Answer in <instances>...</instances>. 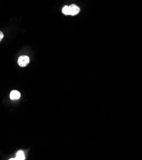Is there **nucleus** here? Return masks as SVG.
I'll return each instance as SVG.
<instances>
[{
    "mask_svg": "<svg viewBox=\"0 0 142 160\" xmlns=\"http://www.w3.org/2000/svg\"><path fill=\"white\" fill-rule=\"evenodd\" d=\"M18 65L21 67H25L30 63V58L27 56H20L18 61H17Z\"/></svg>",
    "mask_w": 142,
    "mask_h": 160,
    "instance_id": "f257e3e1",
    "label": "nucleus"
},
{
    "mask_svg": "<svg viewBox=\"0 0 142 160\" xmlns=\"http://www.w3.org/2000/svg\"><path fill=\"white\" fill-rule=\"evenodd\" d=\"M70 10V16H75L80 12V8L77 5L72 4L69 6Z\"/></svg>",
    "mask_w": 142,
    "mask_h": 160,
    "instance_id": "f03ea898",
    "label": "nucleus"
},
{
    "mask_svg": "<svg viewBox=\"0 0 142 160\" xmlns=\"http://www.w3.org/2000/svg\"><path fill=\"white\" fill-rule=\"evenodd\" d=\"M20 97H21V94L18 91L13 90V91H12L11 92H10V98L12 99V100H16V99H18L20 98Z\"/></svg>",
    "mask_w": 142,
    "mask_h": 160,
    "instance_id": "7ed1b4c3",
    "label": "nucleus"
},
{
    "mask_svg": "<svg viewBox=\"0 0 142 160\" xmlns=\"http://www.w3.org/2000/svg\"><path fill=\"white\" fill-rule=\"evenodd\" d=\"M10 160H24L25 159V156H24V153L23 151H19L17 152L16 157L15 158L9 159Z\"/></svg>",
    "mask_w": 142,
    "mask_h": 160,
    "instance_id": "20e7f679",
    "label": "nucleus"
},
{
    "mask_svg": "<svg viewBox=\"0 0 142 160\" xmlns=\"http://www.w3.org/2000/svg\"><path fill=\"white\" fill-rule=\"evenodd\" d=\"M62 12L63 14H65V15H70V7L69 6H65L63 7L62 9Z\"/></svg>",
    "mask_w": 142,
    "mask_h": 160,
    "instance_id": "39448f33",
    "label": "nucleus"
},
{
    "mask_svg": "<svg viewBox=\"0 0 142 160\" xmlns=\"http://www.w3.org/2000/svg\"><path fill=\"white\" fill-rule=\"evenodd\" d=\"M3 38V33L1 31H0V42L2 40V39Z\"/></svg>",
    "mask_w": 142,
    "mask_h": 160,
    "instance_id": "423d86ee",
    "label": "nucleus"
}]
</instances>
